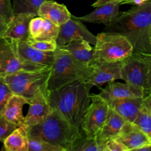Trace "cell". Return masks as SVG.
<instances>
[{"instance_id":"cell-19","label":"cell","mask_w":151,"mask_h":151,"mask_svg":"<svg viewBox=\"0 0 151 151\" xmlns=\"http://www.w3.org/2000/svg\"><path fill=\"white\" fill-rule=\"evenodd\" d=\"M71 15L64 5L48 0L42 3L37 12V16L47 19L58 27L70 19Z\"/></svg>"},{"instance_id":"cell-14","label":"cell","mask_w":151,"mask_h":151,"mask_svg":"<svg viewBox=\"0 0 151 151\" xmlns=\"http://www.w3.org/2000/svg\"><path fill=\"white\" fill-rule=\"evenodd\" d=\"M114 139L124 145L127 147V151H134L139 147L151 145V137L133 122L127 120L124 122L119 133Z\"/></svg>"},{"instance_id":"cell-4","label":"cell","mask_w":151,"mask_h":151,"mask_svg":"<svg viewBox=\"0 0 151 151\" xmlns=\"http://www.w3.org/2000/svg\"><path fill=\"white\" fill-rule=\"evenodd\" d=\"M92 76V68L57 47L54 51V60L47 82L48 91L59 89L76 81H87Z\"/></svg>"},{"instance_id":"cell-24","label":"cell","mask_w":151,"mask_h":151,"mask_svg":"<svg viewBox=\"0 0 151 151\" xmlns=\"http://www.w3.org/2000/svg\"><path fill=\"white\" fill-rule=\"evenodd\" d=\"M3 150L6 151H28V139L27 130L18 126L3 142Z\"/></svg>"},{"instance_id":"cell-22","label":"cell","mask_w":151,"mask_h":151,"mask_svg":"<svg viewBox=\"0 0 151 151\" xmlns=\"http://www.w3.org/2000/svg\"><path fill=\"white\" fill-rule=\"evenodd\" d=\"M143 98H126L106 101L109 107L125 120L133 122L139 110Z\"/></svg>"},{"instance_id":"cell-35","label":"cell","mask_w":151,"mask_h":151,"mask_svg":"<svg viewBox=\"0 0 151 151\" xmlns=\"http://www.w3.org/2000/svg\"><path fill=\"white\" fill-rule=\"evenodd\" d=\"M122 0H97L92 5V6L96 7V6H98L99 5H103V4H104L110 3V2H120Z\"/></svg>"},{"instance_id":"cell-15","label":"cell","mask_w":151,"mask_h":151,"mask_svg":"<svg viewBox=\"0 0 151 151\" xmlns=\"http://www.w3.org/2000/svg\"><path fill=\"white\" fill-rule=\"evenodd\" d=\"M14 50L24 60L44 66L51 65L54 60V51H42L28 44L26 40H10Z\"/></svg>"},{"instance_id":"cell-8","label":"cell","mask_w":151,"mask_h":151,"mask_svg":"<svg viewBox=\"0 0 151 151\" xmlns=\"http://www.w3.org/2000/svg\"><path fill=\"white\" fill-rule=\"evenodd\" d=\"M90 98V103L82 119L81 129L86 137L95 138L107 117L109 106L99 94H93Z\"/></svg>"},{"instance_id":"cell-28","label":"cell","mask_w":151,"mask_h":151,"mask_svg":"<svg viewBox=\"0 0 151 151\" xmlns=\"http://www.w3.org/2000/svg\"><path fill=\"white\" fill-rule=\"evenodd\" d=\"M28 151H64L61 147L43 139L28 137Z\"/></svg>"},{"instance_id":"cell-18","label":"cell","mask_w":151,"mask_h":151,"mask_svg":"<svg viewBox=\"0 0 151 151\" xmlns=\"http://www.w3.org/2000/svg\"><path fill=\"white\" fill-rule=\"evenodd\" d=\"M125 121L122 116L109 107L107 117L95 137L103 151L106 142L118 134Z\"/></svg>"},{"instance_id":"cell-37","label":"cell","mask_w":151,"mask_h":151,"mask_svg":"<svg viewBox=\"0 0 151 151\" xmlns=\"http://www.w3.org/2000/svg\"><path fill=\"white\" fill-rule=\"evenodd\" d=\"M151 150V145H145L142 147H139L135 149L134 151H150Z\"/></svg>"},{"instance_id":"cell-36","label":"cell","mask_w":151,"mask_h":151,"mask_svg":"<svg viewBox=\"0 0 151 151\" xmlns=\"http://www.w3.org/2000/svg\"><path fill=\"white\" fill-rule=\"evenodd\" d=\"M7 27V24L5 23L1 18H0V38H2L5 32V30Z\"/></svg>"},{"instance_id":"cell-27","label":"cell","mask_w":151,"mask_h":151,"mask_svg":"<svg viewBox=\"0 0 151 151\" xmlns=\"http://www.w3.org/2000/svg\"><path fill=\"white\" fill-rule=\"evenodd\" d=\"M70 151H103V149L96 138L84 136L75 142Z\"/></svg>"},{"instance_id":"cell-10","label":"cell","mask_w":151,"mask_h":151,"mask_svg":"<svg viewBox=\"0 0 151 151\" xmlns=\"http://www.w3.org/2000/svg\"><path fill=\"white\" fill-rule=\"evenodd\" d=\"M76 40L86 41L94 45L96 36L90 32L81 21L71 15L70 19L59 26L55 42L57 46H63Z\"/></svg>"},{"instance_id":"cell-2","label":"cell","mask_w":151,"mask_h":151,"mask_svg":"<svg viewBox=\"0 0 151 151\" xmlns=\"http://www.w3.org/2000/svg\"><path fill=\"white\" fill-rule=\"evenodd\" d=\"M91 88L83 81H74L56 90L49 91L50 104L71 124L81 130L82 119L91 101Z\"/></svg>"},{"instance_id":"cell-26","label":"cell","mask_w":151,"mask_h":151,"mask_svg":"<svg viewBox=\"0 0 151 151\" xmlns=\"http://www.w3.org/2000/svg\"><path fill=\"white\" fill-rule=\"evenodd\" d=\"M14 14H29L37 16L39 8L46 0H12Z\"/></svg>"},{"instance_id":"cell-11","label":"cell","mask_w":151,"mask_h":151,"mask_svg":"<svg viewBox=\"0 0 151 151\" xmlns=\"http://www.w3.org/2000/svg\"><path fill=\"white\" fill-rule=\"evenodd\" d=\"M47 89L38 91L28 100L29 109L24 119V128L32 126L46 117L52 110L48 101Z\"/></svg>"},{"instance_id":"cell-30","label":"cell","mask_w":151,"mask_h":151,"mask_svg":"<svg viewBox=\"0 0 151 151\" xmlns=\"http://www.w3.org/2000/svg\"><path fill=\"white\" fill-rule=\"evenodd\" d=\"M14 15L11 0H0V18L8 24Z\"/></svg>"},{"instance_id":"cell-23","label":"cell","mask_w":151,"mask_h":151,"mask_svg":"<svg viewBox=\"0 0 151 151\" xmlns=\"http://www.w3.org/2000/svg\"><path fill=\"white\" fill-rule=\"evenodd\" d=\"M58 48L67 51L76 60L89 65L93 58V48L87 41L76 40Z\"/></svg>"},{"instance_id":"cell-29","label":"cell","mask_w":151,"mask_h":151,"mask_svg":"<svg viewBox=\"0 0 151 151\" xmlns=\"http://www.w3.org/2000/svg\"><path fill=\"white\" fill-rule=\"evenodd\" d=\"M26 41L31 47L42 51H54L57 47L55 41L36 40L28 37Z\"/></svg>"},{"instance_id":"cell-20","label":"cell","mask_w":151,"mask_h":151,"mask_svg":"<svg viewBox=\"0 0 151 151\" xmlns=\"http://www.w3.org/2000/svg\"><path fill=\"white\" fill-rule=\"evenodd\" d=\"M37 17L34 14H14L7 24V27L2 37L11 40H27L28 37V25L30 20Z\"/></svg>"},{"instance_id":"cell-21","label":"cell","mask_w":151,"mask_h":151,"mask_svg":"<svg viewBox=\"0 0 151 151\" xmlns=\"http://www.w3.org/2000/svg\"><path fill=\"white\" fill-rule=\"evenodd\" d=\"M28 104V100L24 97L12 94L6 103L1 114L9 122L18 126L24 127V119L23 115V106Z\"/></svg>"},{"instance_id":"cell-16","label":"cell","mask_w":151,"mask_h":151,"mask_svg":"<svg viewBox=\"0 0 151 151\" xmlns=\"http://www.w3.org/2000/svg\"><path fill=\"white\" fill-rule=\"evenodd\" d=\"M59 27L50 21L37 16L32 18L28 25V37L36 40L55 41Z\"/></svg>"},{"instance_id":"cell-5","label":"cell","mask_w":151,"mask_h":151,"mask_svg":"<svg viewBox=\"0 0 151 151\" xmlns=\"http://www.w3.org/2000/svg\"><path fill=\"white\" fill-rule=\"evenodd\" d=\"M51 68L52 65L37 70L17 72L4 78L13 94L28 100L38 91L47 89Z\"/></svg>"},{"instance_id":"cell-32","label":"cell","mask_w":151,"mask_h":151,"mask_svg":"<svg viewBox=\"0 0 151 151\" xmlns=\"http://www.w3.org/2000/svg\"><path fill=\"white\" fill-rule=\"evenodd\" d=\"M12 92L6 83L4 78L0 76V114Z\"/></svg>"},{"instance_id":"cell-3","label":"cell","mask_w":151,"mask_h":151,"mask_svg":"<svg viewBox=\"0 0 151 151\" xmlns=\"http://www.w3.org/2000/svg\"><path fill=\"white\" fill-rule=\"evenodd\" d=\"M27 132L28 137L43 139L61 147L64 151H70L75 142L85 136L53 108L46 117L28 128Z\"/></svg>"},{"instance_id":"cell-6","label":"cell","mask_w":151,"mask_h":151,"mask_svg":"<svg viewBox=\"0 0 151 151\" xmlns=\"http://www.w3.org/2000/svg\"><path fill=\"white\" fill-rule=\"evenodd\" d=\"M133 51L132 45L124 36L103 31L96 35L92 60L109 62L122 61Z\"/></svg>"},{"instance_id":"cell-13","label":"cell","mask_w":151,"mask_h":151,"mask_svg":"<svg viewBox=\"0 0 151 151\" xmlns=\"http://www.w3.org/2000/svg\"><path fill=\"white\" fill-rule=\"evenodd\" d=\"M150 94L151 93L146 91L142 87L130 83L112 81L108 82L104 88H101L99 95L107 101L126 98H143Z\"/></svg>"},{"instance_id":"cell-9","label":"cell","mask_w":151,"mask_h":151,"mask_svg":"<svg viewBox=\"0 0 151 151\" xmlns=\"http://www.w3.org/2000/svg\"><path fill=\"white\" fill-rule=\"evenodd\" d=\"M47 66L33 64L22 60L16 52L11 40L0 38V76H5L23 71H33Z\"/></svg>"},{"instance_id":"cell-1","label":"cell","mask_w":151,"mask_h":151,"mask_svg":"<svg viewBox=\"0 0 151 151\" xmlns=\"http://www.w3.org/2000/svg\"><path fill=\"white\" fill-rule=\"evenodd\" d=\"M104 32L124 36L132 45L133 51L151 54V1L119 12Z\"/></svg>"},{"instance_id":"cell-7","label":"cell","mask_w":151,"mask_h":151,"mask_svg":"<svg viewBox=\"0 0 151 151\" xmlns=\"http://www.w3.org/2000/svg\"><path fill=\"white\" fill-rule=\"evenodd\" d=\"M121 79L151 93V54L133 51L122 60Z\"/></svg>"},{"instance_id":"cell-12","label":"cell","mask_w":151,"mask_h":151,"mask_svg":"<svg viewBox=\"0 0 151 151\" xmlns=\"http://www.w3.org/2000/svg\"><path fill=\"white\" fill-rule=\"evenodd\" d=\"M89 65L92 68V76L86 83L91 88L95 86L121 79L122 61L109 62L92 60Z\"/></svg>"},{"instance_id":"cell-17","label":"cell","mask_w":151,"mask_h":151,"mask_svg":"<svg viewBox=\"0 0 151 151\" xmlns=\"http://www.w3.org/2000/svg\"><path fill=\"white\" fill-rule=\"evenodd\" d=\"M120 2H110L96 7L91 12L80 17H76L81 22L110 25L119 13Z\"/></svg>"},{"instance_id":"cell-33","label":"cell","mask_w":151,"mask_h":151,"mask_svg":"<svg viewBox=\"0 0 151 151\" xmlns=\"http://www.w3.org/2000/svg\"><path fill=\"white\" fill-rule=\"evenodd\" d=\"M104 151H127V149L121 142L113 138L106 142Z\"/></svg>"},{"instance_id":"cell-25","label":"cell","mask_w":151,"mask_h":151,"mask_svg":"<svg viewBox=\"0 0 151 151\" xmlns=\"http://www.w3.org/2000/svg\"><path fill=\"white\" fill-rule=\"evenodd\" d=\"M133 122L151 137V94L143 98L138 113Z\"/></svg>"},{"instance_id":"cell-34","label":"cell","mask_w":151,"mask_h":151,"mask_svg":"<svg viewBox=\"0 0 151 151\" xmlns=\"http://www.w3.org/2000/svg\"><path fill=\"white\" fill-rule=\"evenodd\" d=\"M150 1L151 0H122L120 4H130L133 6H138Z\"/></svg>"},{"instance_id":"cell-31","label":"cell","mask_w":151,"mask_h":151,"mask_svg":"<svg viewBox=\"0 0 151 151\" xmlns=\"http://www.w3.org/2000/svg\"><path fill=\"white\" fill-rule=\"evenodd\" d=\"M18 126L5 119L0 114V142H3L5 138Z\"/></svg>"}]
</instances>
